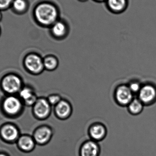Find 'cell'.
<instances>
[{
    "label": "cell",
    "instance_id": "obj_27",
    "mask_svg": "<svg viewBox=\"0 0 156 156\" xmlns=\"http://www.w3.org/2000/svg\"><path fill=\"white\" fill-rule=\"evenodd\" d=\"M1 28H0V34H1Z\"/></svg>",
    "mask_w": 156,
    "mask_h": 156
},
{
    "label": "cell",
    "instance_id": "obj_1",
    "mask_svg": "<svg viewBox=\"0 0 156 156\" xmlns=\"http://www.w3.org/2000/svg\"><path fill=\"white\" fill-rule=\"evenodd\" d=\"M36 23L42 27L49 28L60 19V10L56 4L50 1H42L36 5L33 10Z\"/></svg>",
    "mask_w": 156,
    "mask_h": 156
},
{
    "label": "cell",
    "instance_id": "obj_21",
    "mask_svg": "<svg viewBox=\"0 0 156 156\" xmlns=\"http://www.w3.org/2000/svg\"><path fill=\"white\" fill-rule=\"evenodd\" d=\"M142 84L137 81H133L130 82L128 84L129 89L133 94H138L140 91L142 86Z\"/></svg>",
    "mask_w": 156,
    "mask_h": 156
},
{
    "label": "cell",
    "instance_id": "obj_7",
    "mask_svg": "<svg viewBox=\"0 0 156 156\" xmlns=\"http://www.w3.org/2000/svg\"><path fill=\"white\" fill-rule=\"evenodd\" d=\"M23 104L20 98L10 95L3 101V110L8 115H15L20 112Z\"/></svg>",
    "mask_w": 156,
    "mask_h": 156
},
{
    "label": "cell",
    "instance_id": "obj_25",
    "mask_svg": "<svg viewBox=\"0 0 156 156\" xmlns=\"http://www.w3.org/2000/svg\"><path fill=\"white\" fill-rule=\"evenodd\" d=\"M0 156H9L5 153H0Z\"/></svg>",
    "mask_w": 156,
    "mask_h": 156
},
{
    "label": "cell",
    "instance_id": "obj_24",
    "mask_svg": "<svg viewBox=\"0 0 156 156\" xmlns=\"http://www.w3.org/2000/svg\"><path fill=\"white\" fill-rule=\"evenodd\" d=\"M2 11H0V22L2 21Z\"/></svg>",
    "mask_w": 156,
    "mask_h": 156
},
{
    "label": "cell",
    "instance_id": "obj_19",
    "mask_svg": "<svg viewBox=\"0 0 156 156\" xmlns=\"http://www.w3.org/2000/svg\"><path fill=\"white\" fill-rule=\"evenodd\" d=\"M144 105L138 98H134L127 106L128 112L133 115L140 114L144 109Z\"/></svg>",
    "mask_w": 156,
    "mask_h": 156
},
{
    "label": "cell",
    "instance_id": "obj_10",
    "mask_svg": "<svg viewBox=\"0 0 156 156\" xmlns=\"http://www.w3.org/2000/svg\"><path fill=\"white\" fill-rule=\"evenodd\" d=\"M0 136L6 143L12 144L16 142L20 137L19 130L14 125L6 124L0 129Z\"/></svg>",
    "mask_w": 156,
    "mask_h": 156
},
{
    "label": "cell",
    "instance_id": "obj_4",
    "mask_svg": "<svg viewBox=\"0 0 156 156\" xmlns=\"http://www.w3.org/2000/svg\"><path fill=\"white\" fill-rule=\"evenodd\" d=\"M33 106V113L35 117L38 120L41 121L46 120L51 115L52 106L47 98H38Z\"/></svg>",
    "mask_w": 156,
    "mask_h": 156
},
{
    "label": "cell",
    "instance_id": "obj_5",
    "mask_svg": "<svg viewBox=\"0 0 156 156\" xmlns=\"http://www.w3.org/2000/svg\"><path fill=\"white\" fill-rule=\"evenodd\" d=\"M114 94L116 103L121 106H128L134 99L133 94L126 84H122L117 86Z\"/></svg>",
    "mask_w": 156,
    "mask_h": 156
},
{
    "label": "cell",
    "instance_id": "obj_2",
    "mask_svg": "<svg viewBox=\"0 0 156 156\" xmlns=\"http://www.w3.org/2000/svg\"><path fill=\"white\" fill-rule=\"evenodd\" d=\"M24 64L27 71L34 75H39L45 69L43 58L35 53H31L27 55Z\"/></svg>",
    "mask_w": 156,
    "mask_h": 156
},
{
    "label": "cell",
    "instance_id": "obj_8",
    "mask_svg": "<svg viewBox=\"0 0 156 156\" xmlns=\"http://www.w3.org/2000/svg\"><path fill=\"white\" fill-rule=\"evenodd\" d=\"M137 94L138 99L144 105L153 104L156 101V86L151 83L144 84Z\"/></svg>",
    "mask_w": 156,
    "mask_h": 156
},
{
    "label": "cell",
    "instance_id": "obj_14",
    "mask_svg": "<svg viewBox=\"0 0 156 156\" xmlns=\"http://www.w3.org/2000/svg\"><path fill=\"white\" fill-rule=\"evenodd\" d=\"M19 98L23 104L27 106H33L38 99L34 90L29 86H25L19 91Z\"/></svg>",
    "mask_w": 156,
    "mask_h": 156
},
{
    "label": "cell",
    "instance_id": "obj_17",
    "mask_svg": "<svg viewBox=\"0 0 156 156\" xmlns=\"http://www.w3.org/2000/svg\"><path fill=\"white\" fill-rule=\"evenodd\" d=\"M29 6L28 0H14L11 8L16 14L22 15L27 12Z\"/></svg>",
    "mask_w": 156,
    "mask_h": 156
},
{
    "label": "cell",
    "instance_id": "obj_12",
    "mask_svg": "<svg viewBox=\"0 0 156 156\" xmlns=\"http://www.w3.org/2000/svg\"><path fill=\"white\" fill-rule=\"evenodd\" d=\"M101 147L97 142L91 139L84 141L80 148V156H99Z\"/></svg>",
    "mask_w": 156,
    "mask_h": 156
},
{
    "label": "cell",
    "instance_id": "obj_9",
    "mask_svg": "<svg viewBox=\"0 0 156 156\" xmlns=\"http://www.w3.org/2000/svg\"><path fill=\"white\" fill-rule=\"evenodd\" d=\"M51 36L55 39L61 40L67 37L69 31L68 24L63 19H59L50 27Z\"/></svg>",
    "mask_w": 156,
    "mask_h": 156
},
{
    "label": "cell",
    "instance_id": "obj_22",
    "mask_svg": "<svg viewBox=\"0 0 156 156\" xmlns=\"http://www.w3.org/2000/svg\"><path fill=\"white\" fill-rule=\"evenodd\" d=\"M14 0H0V11H4L11 8Z\"/></svg>",
    "mask_w": 156,
    "mask_h": 156
},
{
    "label": "cell",
    "instance_id": "obj_20",
    "mask_svg": "<svg viewBox=\"0 0 156 156\" xmlns=\"http://www.w3.org/2000/svg\"><path fill=\"white\" fill-rule=\"evenodd\" d=\"M47 99L51 106H55L58 104L63 99L59 94H52L48 95Z\"/></svg>",
    "mask_w": 156,
    "mask_h": 156
},
{
    "label": "cell",
    "instance_id": "obj_16",
    "mask_svg": "<svg viewBox=\"0 0 156 156\" xmlns=\"http://www.w3.org/2000/svg\"><path fill=\"white\" fill-rule=\"evenodd\" d=\"M105 3L107 9L111 12L119 14L127 9L128 0H106Z\"/></svg>",
    "mask_w": 156,
    "mask_h": 156
},
{
    "label": "cell",
    "instance_id": "obj_6",
    "mask_svg": "<svg viewBox=\"0 0 156 156\" xmlns=\"http://www.w3.org/2000/svg\"><path fill=\"white\" fill-rule=\"evenodd\" d=\"M54 135L53 129L48 125H42L37 127L34 131L33 135L37 144L44 146L50 142Z\"/></svg>",
    "mask_w": 156,
    "mask_h": 156
},
{
    "label": "cell",
    "instance_id": "obj_11",
    "mask_svg": "<svg viewBox=\"0 0 156 156\" xmlns=\"http://www.w3.org/2000/svg\"><path fill=\"white\" fill-rule=\"evenodd\" d=\"M88 133L90 139L99 143L104 140L106 137L107 130L103 124L95 122L89 126Z\"/></svg>",
    "mask_w": 156,
    "mask_h": 156
},
{
    "label": "cell",
    "instance_id": "obj_18",
    "mask_svg": "<svg viewBox=\"0 0 156 156\" xmlns=\"http://www.w3.org/2000/svg\"><path fill=\"white\" fill-rule=\"evenodd\" d=\"M44 69L49 71H53L57 69L59 64L57 57L53 55H48L43 58Z\"/></svg>",
    "mask_w": 156,
    "mask_h": 156
},
{
    "label": "cell",
    "instance_id": "obj_15",
    "mask_svg": "<svg viewBox=\"0 0 156 156\" xmlns=\"http://www.w3.org/2000/svg\"><path fill=\"white\" fill-rule=\"evenodd\" d=\"M16 143L18 148L24 153L32 152L37 145L33 136L28 135L20 136Z\"/></svg>",
    "mask_w": 156,
    "mask_h": 156
},
{
    "label": "cell",
    "instance_id": "obj_26",
    "mask_svg": "<svg viewBox=\"0 0 156 156\" xmlns=\"http://www.w3.org/2000/svg\"><path fill=\"white\" fill-rule=\"evenodd\" d=\"M78 1L80 2H86L88 1V0H78Z\"/></svg>",
    "mask_w": 156,
    "mask_h": 156
},
{
    "label": "cell",
    "instance_id": "obj_3",
    "mask_svg": "<svg viewBox=\"0 0 156 156\" xmlns=\"http://www.w3.org/2000/svg\"><path fill=\"white\" fill-rule=\"evenodd\" d=\"M2 89L6 93L12 95L19 92L22 89V80L14 74H9L5 76L1 82Z\"/></svg>",
    "mask_w": 156,
    "mask_h": 156
},
{
    "label": "cell",
    "instance_id": "obj_23",
    "mask_svg": "<svg viewBox=\"0 0 156 156\" xmlns=\"http://www.w3.org/2000/svg\"><path fill=\"white\" fill-rule=\"evenodd\" d=\"M93 1H94V2H96L97 3H105L106 0H93Z\"/></svg>",
    "mask_w": 156,
    "mask_h": 156
},
{
    "label": "cell",
    "instance_id": "obj_13",
    "mask_svg": "<svg viewBox=\"0 0 156 156\" xmlns=\"http://www.w3.org/2000/svg\"><path fill=\"white\" fill-rule=\"evenodd\" d=\"M54 112L55 115L58 119L66 120L72 115L73 108L68 101L62 99L59 103L55 106Z\"/></svg>",
    "mask_w": 156,
    "mask_h": 156
}]
</instances>
